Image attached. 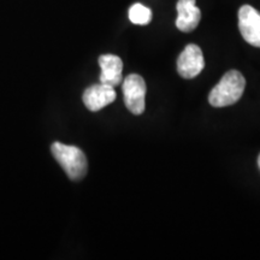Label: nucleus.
I'll list each match as a JSON object with an SVG mask.
<instances>
[{"instance_id":"nucleus-1","label":"nucleus","mask_w":260,"mask_h":260,"mask_svg":"<svg viewBox=\"0 0 260 260\" xmlns=\"http://www.w3.org/2000/svg\"><path fill=\"white\" fill-rule=\"evenodd\" d=\"M245 87L246 80L240 71H228L218 84L210 92L209 103L213 107H225L234 105L241 99Z\"/></svg>"},{"instance_id":"nucleus-2","label":"nucleus","mask_w":260,"mask_h":260,"mask_svg":"<svg viewBox=\"0 0 260 260\" xmlns=\"http://www.w3.org/2000/svg\"><path fill=\"white\" fill-rule=\"evenodd\" d=\"M51 152L71 181H80L86 176L88 170V161L82 149L54 142L51 146Z\"/></svg>"},{"instance_id":"nucleus-3","label":"nucleus","mask_w":260,"mask_h":260,"mask_svg":"<svg viewBox=\"0 0 260 260\" xmlns=\"http://www.w3.org/2000/svg\"><path fill=\"white\" fill-rule=\"evenodd\" d=\"M123 95L126 109L134 115H141L146 107V82L138 74H132L123 81Z\"/></svg>"},{"instance_id":"nucleus-4","label":"nucleus","mask_w":260,"mask_h":260,"mask_svg":"<svg viewBox=\"0 0 260 260\" xmlns=\"http://www.w3.org/2000/svg\"><path fill=\"white\" fill-rule=\"evenodd\" d=\"M205 68L201 48L195 44L187 45L177 59V71L181 77L190 80L197 77Z\"/></svg>"},{"instance_id":"nucleus-5","label":"nucleus","mask_w":260,"mask_h":260,"mask_svg":"<svg viewBox=\"0 0 260 260\" xmlns=\"http://www.w3.org/2000/svg\"><path fill=\"white\" fill-rule=\"evenodd\" d=\"M239 29L249 45L260 47V12L251 5H243L239 10Z\"/></svg>"},{"instance_id":"nucleus-6","label":"nucleus","mask_w":260,"mask_h":260,"mask_svg":"<svg viewBox=\"0 0 260 260\" xmlns=\"http://www.w3.org/2000/svg\"><path fill=\"white\" fill-rule=\"evenodd\" d=\"M116 98L117 94L115 92V87L104 83L94 84L84 90L83 104L89 111L96 112L112 104Z\"/></svg>"},{"instance_id":"nucleus-7","label":"nucleus","mask_w":260,"mask_h":260,"mask_svg":"<svg viewBox=\"0 0 260 260\" xmlns=\"http://www.w3.org/2000/svg\"><path fill=\"white\" fill-rule=\"evenodd\" d=\"M176 9V27L183 32L193 31L201 19V11L195 5V0H178Z\"/></svg>"},{"instance_id":"nucleus-8","label":"nucleus","mask_w":260,"mask_h":260,"mask_svg":"<svg viewBox=\"0 0 260 260\" xmlns=\"http://www.w3.org/2000/svg\"><path fill=\"white\" fill-rule=\"evenodd\" d=\"M99 65L102 69L100 82L111 87H117L121 84L123 81V61L121 58L115 54H104L99 57Z\"/></svg>"},{"instance_id":"nucleus-9","label":"nucleus","mask_w":260,"mask_h":260,"mask_svg":"<svg viewBox=\"0 0 260 260\" xmlns=\"http://www.w3.org/2000/svg\"><path fill=\"white\" fill-rule=\"evenodd\" d=\"M129 19L134 24L146 25L151 22L152 11L142 4H134L129 9Z\"/></svg>"},{"instance_id":"nucleus-10","label":"nucleus","mask_w":260,"mask_h":260,"mask_svg":"<svg viewBox=\"0 0 260 260\" xmlns=\"http://www.w3.org/2000/svg\"><path fill=\"white\" fill-rule=\"evenodd\" d=\"M258 167L260 169V154H259V157H258Z\"/></svg>"}]
</instances>
